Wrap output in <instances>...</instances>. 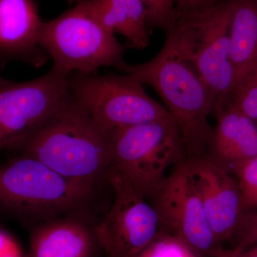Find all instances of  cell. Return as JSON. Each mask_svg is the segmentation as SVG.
Wrapping results in <instances>:
<instances>
[{
  "label": "cell",
  "mask_w": 257,
  "mask_h": 257,
  "mask_svg": "<svg viewBox=\"0 0 257 257\" xmlns=\"http://www.w3.org/2000/svg\"><path fill=\"white\" fill-rule=\"evenodd\" d=\"M59 175L96 189L113 165L111 132L67 94L55 112L20 150Z\"/></svg>",
  "instance_id": "cell-1"
},
{
  "label": "cell",
  "mask_w": 257,
  "mask_h": 257,
  "mask_svg": "<svg viewBox=\"0 0 257 257\" xmlns=\"http://www.w3.org/2000/svg\"><path fill=\"white\" fill-rule=\"evenodd\" d=\"M99 190L25 155L0 165V215L30 229L67 216H93Z\"/></svg>",
  "instance_id": "cell-2"
},
{
  "label": "cell",
  "mask_w": 257,
  "mask_h": 257,
  "mask_svg": "<svg viewBox=\"0 0 257 257\" xmlns=\"http://www.w3.org/2000/svg\"><path fill=\"white\" fill-rule=\"evenodd\" d=\"M153 88L178 128L187 160L207 156L214 128L209 122L216 99L194 67L165 43L143 64L119 69Z\"/></svg>",
  "instance_id": "cell-3"
},
{
  "label": "cell",
  "mask_w": 257,
  "mask_h": 257,
  "mask_svg": "<svg viewBox=\"0 0 257 257\" xmlns=\"http://www.w3.org/2000/svg\"><path fill=\"white\" fill-rule=\"evenodd\" d=\"M234 5L235 0H218L177 15L167 30L165 43L192 64L215 96L216 104L227 100L234 86L229 45Z\"/></svg>",
  "instance_id": "cell-4"
},
{
  "label": "cell",
  "mask_w": 257,
  "mask_h": 257,
  "mask_svg": "<svg viewBox=\"0 0 257 257\" xmlns=\"http://www.w3.org/2000/svg\"><path fill=\"white\" fill-rule=\"evenodd\" d=\"M40 43L54 68L66 74H97L101 67L119 69L126 47L106 30L89 9L86 0L50 21L42 23Z\"/></svg>",
  "instance_id": "cell-5"
},
{
  "label": "cell",
  "mask_w": 257,
  "mask_h": 257,
  "mask_svg": "<svg viewBox=\"0 0 257 257\" xmlns=\"http://www.w3.org/2000/svg\"><path fill=\"white\" fill-rule=\"evenodd\" d=\"M113 167L150 199L170 167L186 160L172 118L118 128L111 132Z\"/></svg>",
  "instance_id": "cell-6"
},
{
  "label": "cell",
  "mask_w": 257,
  "mask_h": 257,
  "mask_svg": "<svg viewBox=\"0 0 257 257\" xmlns=\"http://www.w3.org/2000/svg\"><path fill=\"white\" fill-rule=\"evenodd\" d=\"M143 85L128 74L72 72L68 77L69 95L106 132L172 118L165 106L147 94Z\"/></svg>",
  "instance_id": "cell-7"
},
{
  "label": "cell",
  "mask_w": 257,
  "mask_h": 257,
  "mask_svg": "<svg viewBox=\"0 0 257 257\" xmlns=\"http://www.w3.org/2000/svg\"><path fill=\"white\" fill-rule=\"evenodd\" d=\"M68 74L52 67L39 78L0 77V152L20 151L68 94Z\"/></svg>",
  "instance_id": "cell-8"
},
{
  "label": "cell",
  "mask_w": 257,
  "mask_h": 257,
  "mask_svg": "<svg viewBox=\"0 0 257 257\" xmlns=\"http://www.w3.org/2000/svg\"><path fill=\"white\" fill-rule=\"evenodd\" d=\"M161 231L175 236L198 257H227L218 242L184 160L172 170L150 199Z\"/></svg>",
  "instance_id": "cell-9"
},
{
  "label": "cell",
  "mask_w": 257,
  "mask_h": 257,
  "mask_svg": "<svg viewBox=\"0 0 257 257\" xmlns=\"http://www.w3.org/2000/svg\"><path fill=\"white\" fill-rule=\"evenodd\" d=\"M107 181L114 199L94 226L96 239L106 257H132L160 234V219L150 202L113 166Z\"/></svg>",
  "instance_id": "cell-10"
},
{
  "label": "cell",
  "mask_w": 257,
  "mask_h": 257,
  "mask_svg": "<svg viewBox=\"0 0 257 257\" xmlns=\"http://www.w3.org/2000/svg\"><path fill=\"white\" fill-rule=\"evenodd\" d=\"M186 161L211 229L225 248L234 241L243 212L237 181L208 156Z\"/></svg>",
  "instance_id": "cell-11"
},
{
  "label": "cell",
  "mask_w": 257,
  "mask_h": 257,
  "mask_svg": "<svg viewBox=\"0 0 257 257\" xmlns=\"http://www.w3.org/2000/svg\"><path fill=\"white\" fill-rule=\"evenodd\" d=\"M42 23L35 0H0V68L12 62L34 68L47 63L50 57L40 43Z\"/></svg>",
  "instance_id": "cell-12"
},
{
  "label": "cell",
  "mask_w": 257,
  "mask_h": 257,
  "mask_svg": "<svg viewBox=\"0 0 257 257\" xmlns=\"http://www.w3.org/2000/svg\"><path fill=\"white\" fill-rule=\"evenodd\" d=\"M92 221V216H67L32 228L28 257H95L101 248Z\"/></svg>",
  "instance_id": "cell-13"
},
{
  "label": "cell",
  "mask_w": 257,
  "mask_h": 257,
  "mask_svg": "<svg viewBox=\"0 0 257 257\" xmlns=\"http://www.w3.org/2000/svg\"><path fill=\"white\" fill-rule=\"evenodd\" d=\"M216 126L207 156L229 173L257 156V124L229 101L217 104Z\"/></svg>",
  "instance_id": "cell-14"
},
{
  "label": "cell",
  "mask_w": 257,
  "mask_h": 257,
  "mask_svg": "<svg viewBox=\"0 0 257 257\" xmlns=\"http://www.w3.org/2000/svg\"><path fill=\"white\" fill-rule=\"evenodd\" d=\"M98 21L126 40V48L144 50L150 45L147 10L142 0H86Z\"/></svg>",
  "instance_id": "cell-15"
},
{
  "label": "cell",
  "mask_w": 257,
  "mask_h": 257,
  "mask_svg": "<svg viewBox=\"0 0 257 257\" xmlns=\"http://www.w3.org/2000/svg\"><path fill=\"white\" fill-rule=\"evenodd\" d=\"M229 45L234 90L257 69V0H235Z\"/></svg>",
  "instance_id": "cell-16"
},
{
  "label": "cell",
  "mask_w": 257,
  "mask_h": 257,
  "mask_svg": "<svg viewBox=\"0 0 257 257\" xmlns=\"http://www.w3.org/2000/svg\"><path fill=\"white\" fill-rule=\"evenodd\" d=\"M234 175L237 178L243 211L257 208V156L240 165Z\"/></svg>",
  "instance_id": "cell-17"
},
{
  "label": "cell",
  "mask_w": 257,
  "mask_h": 257,
  "mask_svg": "<svg viewBox=\"0 0 257 257\" xmlns=\"http://www.w3.org/2000/svg\"><path fill=\"white\" fill-rule=\"evenodd\" d=\"M226 101L256 123L257 69L235 88Z\"/></svg>",
  "instance_id": "cell-18"
},
{
  "label": "cell",
  "mask_w": 257,
  "mask_h": 257,
  "mask_svg": "<svg viewBox=\"0 0 257 257\" xmlns=\"http://www.w3.org/2000/svg\"><path fill=\"white\" fill-rule=\"evenodd\" d=\"M191 253L182 241L161 231L150 244L132 257H184Z\"/></svg>",
  "instance_id": "cell-19"
},
{
  "label": "cell",
  "mask_w": 257,
  "mask_h": 257,
  "mask_svg": "<svg viewBox=\"0 0 257 257\" xmlns=\"http://www.w3.org/2000/svg\"><path fill=\"white\" fill-rule=\"evenodd\" d=\"M147 10L149 28L163 29L167 31L175 23V0H142Z\"/></svg>",
  "instance_id": "cell-20"
},
{
  "label": "cell",
  "mask_w": 257,
  "mask_h": 257,
  "mask_svg": "<svg viewBox=\"0 0 257 257\" xmlns=\"http://www.w3.org/2000/svg\"><path fill=\"white\" fill-rule=\"evenodd\" d=\"M257 242V209L244 211L235 235L233 246L237 251H243Z\"/></svg>",
  "instance_id": "cell-21"
},
{
  "label": "cell",
  "mask_w": 257,
  "mask_h": 257,
  "mask_svg": "<svg viewBox=\"0 0 257 257\" xmlns=\"http://www.w3.org/2000/svg\"><path fill=\"white\" fill-rule=\"evenodd\" d=\"M0 257H24L21 248L14 238L0 229Z\"/></svg>",
  "instance_id": "cell-22"
},
{
  "label": "cell",
  "mask_w": 257,
  "mask_h": 257,
  "mask_svg": "<svg viewBox=\"0 0 257 257\" xmlns=\"http://www.w3.org/2000/svg\"><path fill=\"white\" fill-rule=\"evenodd\" d=\"M218 0H175L177 15L186 14L201 9Z\"/></svg>",
  "instance_id": "cell-23"
},
{
  "label": "cell",
  "mask_w": 257,
  "mask_h": 257,
  "mask_svg": "<svg viewBox=\"0 0 257 257\" xmlns=\"http://www.w3.org/2000/svg\"><path fill=\"white\" fill-rule=\"evenodd\" d=\"M229 257H257L256 247H248L239 252L234 253L231 251Z\"/></svg>",
  "instance_id": "cell-24"
},
{
  "label": "cell",
  "mask_w": 257,
  "mask_h": 257,
  "mask_svg": "<svg viewBox=\"0 0 257 257\" xmlns=\"http://www.w3.org/2000/svg\"><path fill=\"white\" fill-rule=\"evenodd\" d=\"M77 1V0H67V2H68L70 5L73 4V3H75Z\"/></svg>",
  "instance_id": "cell-25"
},
{
  "label": "cell",
  "mask_w": 257,
  "mask_h": 257,
  "mask_svg": "<svg viewBox=\"0 0 257 257\" xmlns=\"http://www.w3.org/2000/svg\"><path fill=\"white\" fill-rule=\"evenodd\" d=\"M184 257H198L196 256L195 254H194L193 253H189V255H187V256H184Z\"/></svg>",
  "instance_id": "cell-26"
},
{
  "label": "cell",
  "mask_w": 257,
  "mask_h": 257,
  "mask_svg": "<svg viewBox=\"0 0 257 257\" xmlns=\"http://www.w3.org/2000/svg\"><path fill=\"white\" fill-rule=\"evenodd\" d=\"M256 209H257V208H256Z\"/></svg>",
  "instance_id": "cell-27"
},
{
  "label": "cell",
  "mask_w": 257,
  "mask_h": 257,
  "mask_svg": "<svg viewBox=\"0 0 257 257\" xmlns=\"http://www.w3.org/2000/svg\"><path fill=\"white\" fill-rule=\"evenodd\" d=\"M256 124H257V121H256Z\"/></svg>",
  "instance_id": "cell-28"
}]
</instances>
